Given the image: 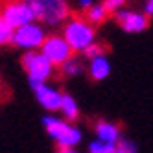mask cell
Listing matches in <instances>:
<instances>
[{
    "label": "cell",
    "mask_w": 153,
    "mask_h": 153,
    "mask_svg": "<svg viewBox=\"0 0 153 153\" xmlns=\"http://www.w3.org/2000/svg\"><path fill=\"white\" fill-rule=\"evenodd\" d=\"M31 89L35 91L37 96V102L46 109V111H59L61 107V92L53 87H48L46 83H41V85H33Z\"/></svg>",
    "instance_id": "9c48e42d"
},
{
    "label": "cell",
    "mask_w": 153,
    "mask_h": 153,
    "mask_svg": "<svg viewBox=\"0 0 153 153\" xmlns=\"http://www.w3.org/2000/svg\"><path fill=\"white\" fill-rule=\"evenodd\" d=\"M2 20L7 28L11 30H17V28H22L26 24H31L33 22V13L28 6L26 0H13L9 2L4 9H2Z\"/></svg>",
    "instance_id": "52a82bcc"
},
{
    "label": "cell",
    "mask_w": 153,
    "mask_h": 153,
    "mask_svg": "<svg viewBox=\"0 0 153 153\" xmlns=\"http://www.w3.org/2000/svg\"><path fill=\"white\" fill-rule=\"evenodd\" d=\"M89 153H116V148L113 144H103L100 140H94L89 146Z\"/></svg>",
    "instance_id": "2e32d148"
},
{
    "label": "cell",
    "mask_w": 153,
    "mask_h": 153,
    "mask_svg": "<svg viewBox=\"0 0 153 153\" xmlns=\"http://www.w3.org/2000/svg\"><path fill=\"white\" fill-rule=\"evenodd\" d=\"M109 74H111V63H109V59L105 56L96 57L89 63V76L94 81H102V79L109 78Z\"/></svg>",
    "instance_id": "8fae6325"
},
{
    "label": "cell",
    "mask_w": 153,
    "mask_h": 153,
    "mask_svg": "<svg viewBox=\"0 0 153 153\" xmlns=\"http://www.w3.org/2000/svg\"><path fill=\"white\" fill-rule=\"evenodd\" d=\"M116 148V153H137V146H135V142H131L124 137H120V140L114 144Z\"/></svg>",
    "instance_id": "e0dca14e"
},
{
    "label": "cell",
    "mask_w": 153,
    "mask_h": 153,
    "mask_svg": "<svg viewBox=\"0 0 153 153\" xmlns=\"http://www.w3.org/2000/svg\"><path fill=\"white\" fill-rule=\"evenodd\" d=\"M4 24V20H2V15H0V26H2Z\"/></svg>",
    "instance_id": "603a6c76"
},
{
    "label": "cell",
    "mask_w": 153,
    "mask_h": 153,
    "mask_svg": "<svg viewBox=\"0 0 153 153\" xmlns=\"http://www.w3.org/2000/svg\"><path fill=\"white\" fill-rule=\"evenodd\" d=\"M79 6L85 9V11H87V9H89L91 6H92V0H79Z\"/></svg>",
    "instance_id": "44dd1931"
},
{
    "label": "cell",
    "mask_w": 153,
    "mask_h": 153,
    "mask_svg": "<svg viewBox=\"0 0 153 153\" xmlns=\"http://www.w3.org/2000/svg\"><path fill=\"white\" fill-rule=\"evenodd\" d=\"M67 45L70 46L72 52H81L87 50L96 39V28L91 26L85 19L81 17H74L68 19L63 26V35H61Z\"/></svg>",
    "instance_id": "6da1fadb"
},
{
    "label": "cell",
    "mask_w": 153,
    "mask_h": 153,
    "mask_svg": "<svg viewBox=\"0 0 153 153\" xmlns=\"http://www.w3.org/2000/svg\"><path fill=\"white\" fill-rule=\"evenodd\" d=\"M126 4V0H103L102 2V7L105 9V13L107 15H114L116 11H120V9H122V6Z\"/></svg>",
    "instance_id": "ac0fdd59"
},
{
    "label": "cell",
    "mask_w": 153,
    "mask_h": 153,
    "mask_svg": "<svg viewBox=\"0 0 153 153\" xmlns=\"http://www.w3.org/2000/svg\"><path fill=\"white\" fill-rule=\"evenodd\" d=\"M105 46L103 45H98V42H92V45L87 48V50H83V56L89 59V61H92V59H96V57H103L105 56Z\"/></svg>",
    "instance_id": "9a60e30c"
},
{
    "label": "cell",
    "mask_w": 153,
    "mask_h": 153,
    "mask_svg": "<svg viewBox=\"0 0 153 153\" xmlns=\"http://www.w3.org/2000/svg\"><path fill=\"white\" fill-rule=\"evenodd\" d=\"M35 20L48 26L63 24L70 17V7L67 0H26Z\"/></svg>",
    "instance_id": "7a4b0ae2"
},
{
    "label": "cell",
    "mask_w": 153,
    "mask_h": 153,
    "mask_svg": "<svg viewBox=\"0 0 153 153\" xmlns=\"http://www.w3.org/2000/svg\"><path fill=\"white\" fill-rule=\"evenodd\" d=\"M94 131H96L98 140L103 142V144H113L114 146L116 142L120 140V127L111 124V122H103V120H102V122L96 124Z\"/></svg>",
    "instance_id": "30bf717a"
},
{
    "label": "cell",
    "mask_w": 153,
    "mask_h": 153,
    "mask_svg": "<svg viewBox=\"0 0 153 153\" xmlns=\"http://www.w3.org/2000/svg\"><path fill=\"white\" fill-rule=\"evenodd\" d=\"M20 63H22V68L28 74L31 87L46 83L53 74V67L48 63V59L41 52H26L22 56V59H20Z\"/></svg>",
    "instance_id": "277c9868"
},
{
    "label": "cell",
    "mask_w": 153,
    "mask_h": 153,
    "mask_svg": "<svg viewBox=\"0 0 153 153\" xmlns=\"http://www.w3.org/2000/svg\"><path fill=\"white\" fill-rule=\"evenodd\" d=\"M45 37H46V33H45V30H42V26L31 22V24L22 26V28L13 30L11 45L17 46V48H24L26 52H35L37 48H41Z\"/></svg>",
    "instance_id": "8992f818"
},
{
    "label": "cell",
    "mask_w": 153,
    "mask_h": 153,
    "mask_svg": "<svg viewBox=\"0 0 153 153\" xmlns=\"http://www.w3.org/2000/svg\"><path fill=\"white\" fill-rule=\"evenodd\" d=\"M144 15L146 17H153V0H146V6H144Z\"/></svg>",
    "instance_id": "ffe728a7"
},
{
    "label": "cell",
    "mask_w": 153,
    "mask_h": 153,
    "mask_svg": "<svg viewBox=\"0 0 153 153\" xmlns=\"http://www.w3.org/2000/svg\"><path fill=\"white\" fill-rule=\"evenodd\" d=\"M57 153H78V151H76L74 148H61Z\"/></svg>",
    "instance_id": "7402d4cb"
},
{
    "label": "cell",
    "mask_w": 153,
    "mask_h": 153,
    "mask_svg": "<svg viewBox=\"0 0 153 153\" xmlns=\"http://www.w3.org/2000/svg\"><path fill=\"white\" fill-rule=\"evenodd\" d=\"M41 53L48 59V63L53 68L56 67L61 68L63 65L72 57L74 52L70 50L67 41H65L61 35H46L45 41H42V45H41Z\"/></svg>",
    "instance_id": "5b68a950"
},
{
    "label": "cell",
    "mask_w": 153,
    "mask_h": 153,
    "mask_svg": "<svg viewBox=\"0 0 153 153\" xmlns=\"http://www.w3.org/2000/svg\"><path fill=\"white\" fill-rule=\"evenodd\" d=\"M114 19L118 26L122 28L127 33H140L149 26V19L144 13L138 11H126V9H120V11L114 13Z\"/></svg>",
    "instance_id": "ba28073f"
},
{
    "label": "cell",
    "mask_w": 153,
    "mask_h": 153,
    "mask_svg": "<svg viewBox=\"0 0 153 153\" xmlns=\"http://www.w3.org/2000/svg\"><path fill=\"white\" fill-rule=\"evenodd\" d=\"M59 111L63 113V116L68 120V122H76L79 116V107H78V102L74 100L70 94H61V107Z\"/></svg>",
    "instance_id": "7c38bea8"
},
{
    "label": "cell",
    "mask_w": 153,
    "mask_h": 153,
    "mask_svg": "<svg viewBox=\"0 0 153 153\" xmlns=\"http://www.w3.org/2000/svg\"><path fill=\"white\" fill-rule=\"evenodd\" d=\"M46 133L50 135L52 140H56V144L61 148H76L81 142V131L78 127L70 126L61 118L56 116H45L42 118Z\"/></svg>",
    "instance_id": "3957f363"
},
{
    "label": "cell",
    "mask_w": 153,
    "mask_h": 153,
    "mask_svg": "<svg viewBox=\"0 0 153 153\" xmlns=\"http://www.w3.org/2000/svg\"><path fill=\"white\" fill-rule=\"evenodd\" d=\"M11 37H13V30L7 28L6 24L0 26V46L2 45H11Z\"/></svg>",
    "instance_id": "d6986e66"
},
{
    "label": "cell",
    "mask_w": 153,
    "mask_h": 153,
    "mask_svg": "<svg viewBox=\"0 0 153 153\" xmlns=\"http://www.w3.org/2000/svg\"><path fill=\"white\" fill-rule=\"evenodd\" d=\"M61 72L65 74V76H79V74H83V63H81V59L79 57H70L67 63L61 67Z\"/></svg>",
    "instance_id": "5bb4252c"
},
{
    "label": "cell",
    "mask_w": 153,
    "mask_h": 153,
    "mask_svg": "<svg viewBox=\"0 0 153 153\" xmlns=\"http://www.w3.org/2000/svg\"><path fill=\"white\" fill-rule=\"evenodd\" d=\"M107 17H109V15L105 13V9L102 7V4H98V6L92 4V6L85 11V20H87L91 26H98V24L105 22Z\"/></svg>",
    "instance_id": "4fadbf2b"
}]
</instances>
